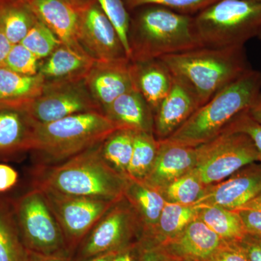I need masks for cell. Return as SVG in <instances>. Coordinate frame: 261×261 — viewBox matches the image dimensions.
Segmentation results:
<instances>
[{"label":"cell","mask_w":261,"mask_h":261,"mask_svg":"<svg viewBox=\"0 0 261 261\" xmlns=\"http://www.w3.org/2000/svg\"><path fill=\"white\" fill-rule=\"evenodd\" d=\"M27 261H72L70 255H42L29 251Z\"/></svg>","instance_id":"60d3db41"},{"label":"cell","mask_w":261,"mask_h":261,"mask_svg":"<svg viewBox=\"0 0 261 261\" xmlns=\"http://www.w3.org/2000/svg\"><path fill=\"white\" fill-rule=\"evenodd\" d=\"M261 193V163L255 162L226 179L206 187L195 205H216L238 211Z\"/></svg>","instance_id":"4fadbf2b"},{"label":"cell","mask_w":261,"mask_h":261,"mask_svg":"<svg viewBox=\"0 0 261 261\" xmlns=\"http://www.w3.org/2000/svg\"><path fill=\"white\" fill-rule=\"evenodd\" d=\"M135 132L118 128L108 135L99 145L103 160L122 176L127 177V171L134 148Z\"/></svg>","instance_id":"f1b7e54d"},{"label":"cell","mask_w":261,"mask_h":261,"mask_svg":"<svg viewBox=\"0 0 261 261\" xmlns=\"http://www.w3.org/2000/svg\"><path fill=\"white\" fill-rule=\"evenodd\" d=\"M247 113L254 121L261 124V92L247 110Z\"/></svg>","instance_id":"7bdbcfd3"},{"label":"cell","mask_w":261,"mask_h":261,"mask_svg":"<svg viewBox=\"0 0 261 261\" xmlns=\"http://www.w3.org/2000/svg\"><path fill=\"white\" fill-rule=\"evenodd\" d=\"M199 207L166 202L150 238L142 239L158 245L181 233L198 216Z\"/></svg>","instance_id":"4316f807"},{"label":"cell","mask_w":261,"mask_h":261,"mask_svg":"<svg viewBox=\"0 0 261 261\" xmlns=\"http://www.w3.org/2000/svg\"><path fill=\"white\" fill-rule=\"evenodd\" d=\"M95 60L61 44L41 62L39 74L45 82H66L84 79Z\"/></svg>","instance_id":"603a6c76"},{"label":"cell","mask_w":261,"mask_h":261,"mask_svg":"<svg viewBox=\"0 0 261 261\" xmlns=\"http://www.w3.org/2000/svg\"><path fill=\"white\" fill-rule=\"evenodd\" d=\"M20 44L43 61L51 56L63 43L50 29L37 20Z\"/></svg>","instance_id":"1f68e13d"},{"label":"cell","mask_w":261,"mask_h":261,"mask_svg":"<svg viewBox=\"0 0 261 261\" xmlns=\"http://www.w3.org/2000/svg\"><path fill=\"white\" fill-rule=\"evenodd\" d=\"M5 1V0H0V2Z\"/></svg>","instance_id":"f907efd6"},{"label":"cell","mask_w":261,"mask_h":261,"mask_svg":"<svg viewBox=\"0 0 261 261\" xmlns=\"http://www.w3.org/2000/svg\"><path fill=\"white\" fill-rule=\"evenodd\" d=\"M198 207L199 219L224 241L240 243L246 236L245 226L238 211L216 205Z\"/></svg>","instance_id":"d4e9b609"},{"label":"cell","mask_w":261,"mask_h":261,"mask_svg":"<svg viewBox=\"0 0 261 261\" xmlns=\"http://www.w3.org/2000/svg\"><path fill=\"white\" fill-rule=\"evenodd\" d=\"M105 116L119 128L154 134L153 112L135 87L115 99Z\"/></svg>","instance_id":"44dd1931"},{"label":"cell","mask_w":261,"mask_h":261,"mask_svg":"<svg viewBox=\"0 0 261 261\" xmlns=\"http://www.w3.org/2000/svg\"><path fill=\"white\" fill-rule=\"evenodd\" d=\"M236 211L243 221L247 234L261 239V211L244 208Z\"/></svg>","instance_id":"8d00e7d4"},{"label":"cell","mask_w":261,"mask_h":261,"mask_svg":"<svg viewBox=\"0 0 261 261\" xmlns=\"http://www.w3.org/2000/svg\"><path fill=\"white\" fill-rule=\"evenodd\" d=\"M201 106L195 92L173 76L169 92L154 113V135L159 141L171 137Z\"/></svg>","instance_id":"9a60e30c"},{"label":"cell","mask_w":261,"mask_h":261,"mask_svg":"<svg viewBox=\"0 0 261 261\" xmlns=\"http://www.w3.org/2000/svg\"><path fill=\"white\" fill-rule=\"evenodd\" d=\"M193 17L205 47H244L261 32V3L253 0H217Z\"/></svg>","instance_id":"8992f818"},{"label":"cell","mask_w":261,"mask_h":261,"mask_svg":"<svg viewBox=\"0 0 261 261\" xmlns=\"http://www.w3.org/2000/svg\"><path fill=\"white\" fill-rule=\"evenodd\" d=\"M85 79V78H84ZM45 82L42 93L27 102V109L37 123H48L78 113L100 112L85 80Z\"/></svg>","instance_id":"9c48e42d"},{"label":"cell","mask_w":261,"mask_h":261,"mask_svg":"<svg viewBox=\"0 0 261 261\" xmlns=\"http://www.w3.org/2000/svg\"><path fill=\"white\" fill-rule=\"evenodd\" d=\"M78 39L82 49L95 61L128 58L119 34L97 1L82 10Z\"/></svg>","instance_id":"7c38bea8"},{"label":"cell","mask_w":261,"mask_h":261,"mask_svg":"<svg viewBox=\"0 0 261 261\" xmlns=\"http://www.w3.org/2000/svg\"><path fill=\"white\" fill-rule=\"evenodd\" d=\"M19 233L29 251L70 255L64 234L42 190H32L11 201Z\"/></svg>","instance_id":"52a82bcc"},{"label":"cell","mask_w":261,"mask_h":261,"mask_svg":"<svg viewBox=\"0 0 261 261\" xmlns=\"http://www.w3.org/2000/svg\"><path fill=\"white\" fill-rule=\"evenodd\" d=\"M27 102L0 101V158L32 151L35 122Z\"/></svg>","instance_id":"e0dca14e"},{"label":"cell","mask_w":261,"mask_h":261,"mask_svg":"<svg viewBox=\"0 0 261 261\" xmlns=\"http://www.w3.org/2000/svg\"><path fill=\"white\" fill-rule=\"evenodd\" d=\"M37 20L25 0L0 2V30L13 44L21 42Z\"/></svg>","instance_id":"cb8c5ba5"},{"label":"cell","mask_w":261,"mask_h":261,"mask_svg":"<svg viewBox=\"0 0 261 261\" xmlns=\"http://www.w3.org/2000/svg\"><path fill=\"white\" fill-rule=\"evenodd\" d=\"M258 37L260 38V39H261V32L260 34H259Z\"/></svg>","instance_id":"681fc988"},{"label":"cell","mask_w":261,"mask_h":261,"mask_svg":"<svg viewBox=\"0 0 261 261\" xmlns=\"http://www.w3.org/2000/svg\"><path fill=\"white\" fill-rule=\"evenodd\" d=\"M128 42L130 61L156 59L205 47L194 17L157 5L132 11Z\"/></svg>","instance_id":"7a4b0ae2"},{"label":"cell","mask_w":261,"mask_h":261,"mask_svg":"<svg viewBox=\"0 0 261 261\" xmlns=\"http://www.w3.org/2000/svg\"><path fill=\"white\" fill-rule=\"evenodd\" d=\"M196 162V147L166 140L159 141L157 155L152 167L142 181L159 191L174 180L192 171Z\"/></svg>","instance_id":"d6986e66"},{"label":"cell","mask_w":261,"mask_h":261,"mask_svg":"<svg viewBox=\"0 0 261 261\" xmlns=\"http://www.w3.org/2000/svg\"><path fill=\"white\" fill-rule=\"evenodd\" d=\"M181 261H192V260H181Z\"/></svg>","instance_id":"816d5d0a"},{"label":"cell","mask_w":261,"mask_h":261,"mask_svg":"<svg viewBox=\"0 0 261 261\" xmlns=\"http://www.w3.org/2000/svg\"><path fill=\"white\" fill-rule=\"evenodd\" d=\"M224 242L197 216L177 236L157 246L173 261H204Z\"/></svg>","instance_id":"2e32d148"},{"label":"cell","mask_w":261,"mask_h":261,"mask_svg":"<svg viewBox=\"0 0 261 261\" xmlns=\"http://www.w3.org/2000/svg\"><path fill=\"white\" fill-rule=\"evenodd\" d=\"M194 170L206 187L219 183L250 163L258 162L256 149L246 134L225 129L198 147Z\"/></svg>","instance_id":"ba28073f"},{"label":"cell","mask_w":261,"mask_h":261,"mask_svg":"<svg viewBox=\"0 0 261 261\" xmlns=\"http://www.w3.org/2000/svg\"><path fill=\"white\" fill-rule=\"evenodd\" d=\"M123 197L140 221L143 231L142 239L150 238L166 202L161 192L144 181L126 177Z\"/></svg>","instance_id":"7402d4cb"},{"label":"cell","mask_w":261,"mask_h":261,"mask_svg":"<svg viewBox=\"0 0 261 261\" xmlns=\"http://www.w3.org/2000/svg\"><path fill=\"white\" fill-rule=\"evenodd\" d=\"M243 208L261 211V193L250 200V202H247L246 205H244L240 209Z\"/></svg>","instance_id":"bcb514c9"},{"label":"cell","mask_w":261,"mask_h":261,"mask_svg":"<svg viewBox=\"0 0 261 261\" xmlns=\"http://www.w3.org/2000/svg\"><path fill=\"white\" fill-rule=\"evenodd\" d=\"M159 141L153 133L135 132L134 148L127 177L144 181L157 155Z\"/></svg>","instance_id":"f546056e"},{"label":"cell","mask_w":261,"mask_h":261,"mask_svg":"<svg viewBox=\"0 0 261 261\" xmlns=\"http://www.w3.org/2000/svg\"><path fill=\"white\" fill-rule=\"evenodd\" d=\"M33 13L66 47L87 55L79 42L82 10L69 0H25Z\"/></svg>","instance_id":"ac0fdd59"},{"label":"cell","mask_w":261,"mask_h":261,"mask_svg":"<svg viewBox=\"0 0 261 261\" xmlns=\"http://www.w3.org/2000/svg\"><path fill=\"white\" fill-rule=\"evenodd\" d=\"M161 59L173 76L190 86L201 106L251 68L244 47H202Z\"/></svg>","instance_id":"277c9868"},{"label":"cell","mask_w":261,"mask_h":261,"mask_svg":"<svg viewBox=\"0 0 261 261\" xmlns=\"http://www.w3.org/2000/svg\"><path fill=\"white\" fill-rule=\"evenodd\" d=\"M249 261H261V239L247 234L240 242Z\"/></svg>","instance_id":"ab89813d"},{"label":"cell","mask_w":261,"mask_h":261,"mask_svg":"<svg viewBox=\"0 0 261 261\" xmlns=\"http://www.w3.org/2000/svg\"><path fill=\"white\" fill-rule=\"evenodd\" d=\"M40 59L23 44H13L5 61V67L15 73L27 75H35L39 73Z\"/></svg>","instance_id":"836d02e7"},{"label":"cell","mask_w":261,"mask_h":261,"mask_svg":"<svg viewBox=\"0 0 261 261\" xmlns=\"http://www.w3.org/2000/svg\"><path fill=\"white\" fill-rule=\"evenodd\" d=\"M225 129L242 132L249 136L256 149L258 162L261 163V124L250 118L247 111L235 117Z\"/></svg>","instance_id":"e575fe53"},{"label":"cell","mask_w":261,"mask_h":261,"mask_svg":"<svg viewBox=\"0 0 261 261\" xmlns=\"http://www.w3.org/2000/svg\"><path fill=\"white\" fill-rule=\"evenodd\" d=\"M261 72L250 68L200 106L166 140L198 147L217 137L260 93Z\"/></svg>","instance_id":"3957f363"},{"label":"cell","mask_w":261,"mask_h":261,"mask_svg":"<svg viewBox=\"0 0 261 261\" xmlns=\"http://www.w3.org/2000/svg\"><path fill=\"white\" fill-rule=\"evenodd\" d=\"M205 189V185L193 169L163 187L159 192L166 202L195 205L203 195Z\"/></svg>","instance_id":"4dcf8cb0"},{"label":"cell","mask_w":261,"mask_h":261,"mask_svg":"<svg viewBox=\"0 0 261 261\" xmlns=\"http://www.w3.org/2000/svg\"><path fill=\"white\" fill-rule=\"evenodd\" d=\"M128 12L146 5H157L177 13L192 15L217 0H122Z\"/></svg>","instance_id":"d6a6232c"},{"label":"cell","mask_w":261,"mask_h":261,"mask_svg":"<svg viewBox=\"0 0 261 261\" xmlns=\"http://www.w3.org/2000/svg\"><path fill=\"white\" fill-rule=\"evenodd\" d=\"M204 261H249L240 243L224 242L216 252Z\"/></svg>","instance_id":"d590c367"},{"label":"cell","mask_w":261,"mask_h":261,"mask_svg":"<svg viewBox=\"0 0 261 261\" xmlns=\"http://www.w3.org/2000/svg\"><path fill=\"white\" fill-rule=\"evenodd\" d=\"M84 80L91 95L105 115L115 99L134 88L130 60L96 61Z\"/></svg>","instance_id":"5bb4252c"},{"label":"cell","mask_w":261,"mask_h":261,"mask_svg":"<svg viewBox=\"0 0 261 261\" xmlns=\"http://www.w3.org/2000/svg\"><path fill=\"white\" fill-rule=\"evenodd\" d=\"M170 261H173V260H171V259H170Z\"/></svg>","instance_id":"f5cc1de1"},{"label":"cell","mask_w":261,"mask_h":261,"mask_svg":"<svg viewBox=\"0 0 261 261\" xmlns=\"http://www.w3.org/2000/svg\"><path fill=\"white\" fill-rule=\"evenodd\" d=\"M119 251H111L99 254L95 256L89 257L81 261H113L117 253Z\"/></svg>","instance_id":"f6af8a7d"},{"label":"cell","mask_w":261,"mask_h":261,"mask_svg":"<svg viewBox=\"0 0 261 261\" xmlns=\"http://www.w3.org/2000/svg\"><path fill=\"white\" fill-rule=\"evenodd\" d=\"M13 45V44L10 42L9 39L5 35L4 33L0 30V68L5 66L7 57L9 54Z\"/></svg>","instance_id":"b9f144b4"},{"label":"cell","mask_w":261,"mask_h":261,"mask_svg":"<svg viewBox=\"0 0 261 261\" xmlns=\"http://www.w3.org/2000/svg\"><path fill=\"white\" fill-rule=\"evenodd\" d=\"M134 87L148 103L153 114L167 96L172 86L173 75L161 58L130 61Z\"/></svg>","instance_id":"ffe728a7"},{"label":"cell","mask_w":261,"mask_h":261,"mask_svg":"<svg viewBox=\"0 0 261 261\" xmlns=\"http://www.w3.org/2000/svg\"><path fill=\"white\" fill-rule=\"evenodd\" d=\"M18 171L9 165L0 163V193L9 191L18 181Z\"/></svg>","instance_id":"74e56055"},{"label":"cell","mask_w":261,"mask_h":261,"mask_svg":"<svg viewBox=\"0 0 261 261\" xmlns=\"http://www.w3.org/2000/svg\"><path fill=\"white\" fill-rule=\"evenodd\" d=\"M142 232V226L124 197L117 201L103 215L80 243L81 260L111 251H120L129 246L134 235Z\"/></svg>","instance_id":"30bf717a"},{"label":"cell","mask_w":261,"mask_h":261,"mask_svg":"<svg viewBox=\"0 0 261 261\" xmlns=\"http://www.w3.org/2000/svg\"><path fill=\"white\" fill-rule=\"evenodd\" d=\"M69 1L71 2L75 6L80 8V9L83 10L89 6V5L97 1V0H69Z\"/></svg>","instance_id":"7dc6e473"},{"label":"cell","mask_w":261,"mask_h":261,"mask_svg":"<svg viewBox=\"0 0 261 261\" xmlns=\"http://www.w3.org/2000/svg\"><path fill=\"white\" fill-rule=\"evenodd\" d=\"M133 250V247L128 246L120 250L113 261H135Z\"/></svg>","instance_id":"ee69618b"},{"label":"cell","mask_w":261,"mask_h":261,"mask_svg":"<svg viewBox=\"0 0 261 261\" xmlns=\"http://www.w3.org/2000/svg\"><path fill=\"white\" fill-rule=\"evenodd\" d=\"M100 143L63 162L37 164L33 171V187L67 195L109 201L123 197L126 177L103 160Z\"/></svg>","instance_id":"6da1fadb"},{"label":"cell","mask_w":261,"mask_h":261,"mask_svg":"<svg viewBox=\"0 0 261 261\" xmlns=\"http://www.w3.org/2000/svg\"><path fill=\"white\" fill-rule=\"evenodd\" d=\"M253 1L259 2V3H261V0H253Z\"/></svg>","instance_id":"c3c4849f"},{"label":"cell","mask_w":261,"mask_h":261,"mask_svg":"<svg viewBox=\"0 0 261 261\" xmlns=\"http://www.w3.org/2000/svg\"><path fill=\"white\" fill-rule=\"evenodd\" d=\"M42 190L61 226L70 252L80 245L103 215L117 202Z\"/></svg>","instance_id":"8fae6325"},{"label":"cell","mask_w":261,"mask_h":261,"mask_svg":"<svg viewBox=\"0 0 261 261\" xmlns=\"http://www.w3.org/2000/svg\"><path fill=\"white\" fill-rule=\"evenodd\" d=\"M118 128L107 116L96 111L51 123H35L32 152L37 156V164H57L101 143Z\"/></svg>","instance_id":"5b68a950"},{"label":"cell","mask_w":261,"mask_h":261,"mask_svg":"<svg viewBox=\"0 0 261 261\" xmlns=\"http://www.w3.org/2000/svg\"><path fill=\"white\" fill-rule=\"evenodd\" d=\"M45 80L42 75L15 73L6 67L0 68V101L29 102L42 93Z\"/></svg>","instance_id":"484cf974"},{"label":"cell","mask_w":261,"mask_h":261,"mask_svg":"<svg viewBox=\"0 0 261 261\" xmlns=\"http://www.w3.org/2000/svg\"><path fill=\"white\" fill-rule=\"evenodd\" d=\"M27 258L28 250L19 233L11 201L0 200V261H27Z\"/></svg>","instance_id":"83f0119b"},{"label":"cell","mask_w":261,"mask_h":261,"mask_svg":"<svg viewBox=\"0 0 261 261\" xmlns=\"http://www.w3.org/2000/svg\"><path fill=\"white\" fill-rule=\"evenodd\" d=\"M142 244L140 261H170V258L157 245L145 240H142Z\"/></svg>","instance_id":"f35d334b"}]
</instances>
